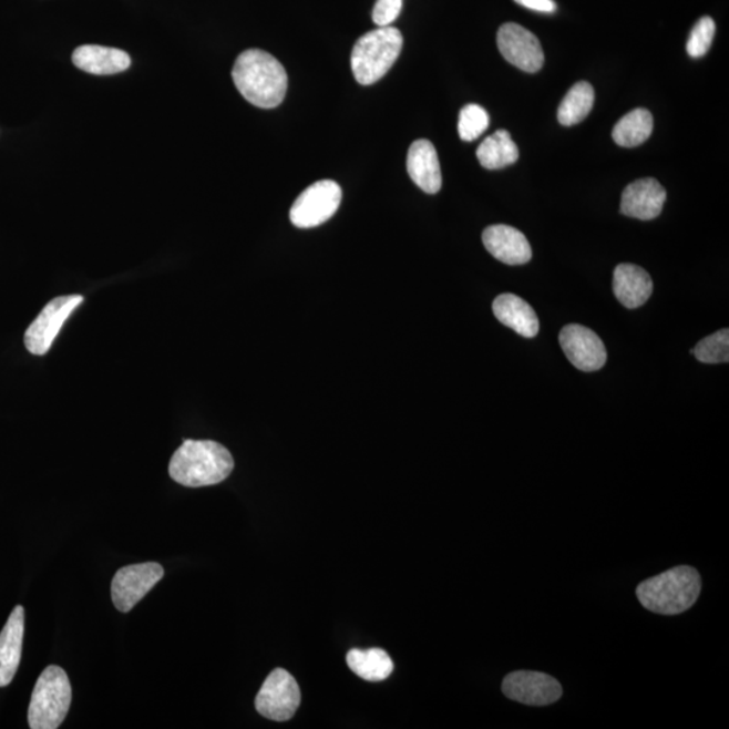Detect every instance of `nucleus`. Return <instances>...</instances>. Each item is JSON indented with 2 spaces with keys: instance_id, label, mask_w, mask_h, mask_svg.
Segmentation results:
<instances>
[{
  "instance_id": "1",
  "label": "nucleus",
  "mask_w": 729,
  "mask_h": 729,
  "mask_svg": "<svg viewBox=\"0 0 729 729\" xmlns=\"http://www.w3.org/2000/svg\"><path fill=\"white\" fill-rule=\"evenodd\" d=\"M233 80L240 95L259 109L280 106L287 95L286 70L279 60L261 49L239 54L233 68Z\"/></svg>"
},
{
  "instance_id": "2",
  "label": "nucleus",
  "mask_w": 729,
  "mask_h": 729,
  "mask_svg": "<svg viewBox=\"0 0 729 729\" xmlns=\"http://www.w3.org/2000/svg\"><path fill=\"white\" fill-rule=\"evenodd\" d=\"M230 451L214 441H184L170 463V474L177 484L201 487L216 485L233 472Z\"/></svg>"
},
{
  "instance_id": "3",
  "label": "nucleus",
  "mask_w": 729,
  "mask_h": 729,
  "mask_svg": "<svg viewBox=\"0 0 729 729\" xmlns=\"http://www.w3.org/2000/svg\"><path fill=\"white\" fill-rule=\"evenodd\" d=\"M701 593L700 573L691 566H677L638 585L636 596L654 614L675 616L687 612Z\"/></svg>"
},
{
  "instance_id": "4",
  "label": "nucleus",
  "mask_w": 729,
  "mask_h": 729,
  "mask_svg": "<svg viewBox=\"0 0 729 729\" xmlns=\"http://www.w3.org/2000/svg\"><path fill=\"white\" fill-rule=\"evenodd\" d=\"M403 49V35L392 27H382L361 37L351 52V70L358 83L370 85L384 78Z\"/></svg>"
},
{
  "instance_id": "5",
  "label": "nucleus",
  "mask_w": 729,
  "mask_h": 729,
  "mask_svg": "<svg viewBox=\"0 0 729 729\" xmlns=\"http://www.w3.org/2000/svg\"><path fill=\"white\" fill-rule=\"evenodd\" d=\"M72 688L66 672L59 666H48L37 679L29 707V727L55 729L63 725L71 708Z\"/></svg>"
},
{
  "instance_id": "6",
  "label": "nucleus",
  "mask_w": 729,
  "mask_h": 729,
  "mask_svg": "<svg viewBox=\"0 0 729 729\" xmlns=\"http://www.w3.org/2000/svg\"><path fill=\"white\" fill-rule=\"evenodd\" d=\"M342 189L336 182L322 181L308 187L290 208L289 218L299 228L324 225L341 206Z\"/></svg>"
},
{
  "instance_id": "7",
  "label": "nucleus",
  "mask_w": 729,
  "mask_h": 729,
  "mask_svg": "<svg viewBox=\"0 0 729 729\" xmlns=\"http://www.w3.org/2000/svg\"><path fill=\"white\" fill-rule=\"evenodd\" d=\"M301 694L298 682L287 670L270 672L256 697L257 712L274 721H288L299 709Z\"/></svg>"
},
{
  "instance_id": "8",
  "label": "nucleus",
  "mask_w": 729,
  "mask_h": 729,
  "mask_svg": "<svg viewBox=\"0 0 729 729\" xmlns=\"http://www.w3.org/2000/svg\"><path fill=\"white\" fill-rule=\"evenodd\" d=\"M83 296H60L48 302L34 322L24 332V346L34 356L47 355L52 348L55 337L59 336L61 327L72 312L82 305Z\"/></svg>"
},
{
  "instance_id": "9",
  "label": "nucleus",
  "mask_w": 729,
  "mask_h": 729,
  "mask_svg": "<svg viewBox=\"0 0 729 729\" xmlns=\"http://www.w3.org/2000/svg\"><path fill=\"white\" fill-rule=\"evenodd\" d=\"M164 577V567L156 562L130 565L116 572L111 584V598L116 609L126 614Z\"/></svg>"
},
{
  "instance_id": "10",
  "label": "nucleus",
  "mask_w": 729,
  "mask_h": 729,
  "mask_svg": "<svg viewBox=\"0 0 729 729\" xmlns=\"http://www.w3.org/2000/svg\"><path fill=\"white\" fill-rule=\"evenodd\" d=\"M503 694L510 700L530 707H546L557 702L564 694L561 684L541 671L517 670L504 678Z\"/></svg>"
},
{
  "instance_id": "11",
  "label": "nucleus",
  "mask_w": 729,
  "mask_h": 729,
  "mask_svg": "<svg viewBox=\"0 0 729 729\" xmlns=\"http://www.w3.org/2000/svg\"><path fill=\"white\" fill-rule=\"evenodd\" d=\"M497 47L503 58L518 70L535 73L545 64V53L540 40L517 23H504L499 29Z\"/></svg>"
},
{
  "instance_id": "12",
  "label": "nucleus",
  "mask_w": 729,
  "mask_h": 729,
  "mask_svg": "<svg viewBox=\"0 0 729 729\" xmlns=\"http://www.w3.org/2000/svg\"><path fill=\"white\" fill-rule=\"evenodd\" d=\"M559 343L567 360L583 372H596L607 362V349L600 337L588 327L568 325L559 333Z\"/></svg>"
},
{
  "instance_id": "13",
  "label": "nucleus",
  "mask_w": 729,
  "mask_h": 729,
  "mask_svg": "<svg viewBox=\"0 0 729 729\" xmlns=\"http://www.w3.org/2000/svg\"><path fill=\"white\" fill-rule=\"evenodd\" d=\"M666 196V189L658 181L640 178L624 189L620 213L640 220L655 219L663 213Z\"/></svg>"
},
{
  "instance_id": "14",
  "label": "nucleus",
  "mask_w": 729,
  "mask_h": 729,
  "mask_svg": "<svg viewBox=\"0 0 729 729\" xmlns=\"http://www.w3.org/2000/svg\"><path fill=\"white\" fill-rule=\"evenodd\" d=\"M483 243L494 258L506 265H524L533 258L528 239L515 227L490 226L483 233Z\"/></svg>"
},
{
  "instance_id": "15",
  "label": "nucleus",
  "mask_w": 729,
  "mask_h": 729,
  "mask_svg": "<svg viewBox=\"0 0 729 729\" xmlns=\"http://www.w3.org/2000/svg\"><path fill=\"white\" fill-rule=\"evenodd\" d=\"M407 171L412 182L425 194L440 193L442 188L441 164L435 146L430 141L413 142L408 151Z\"/></svg>"
},
{
  "instance_id": "16",
  "label": "nucleus",
  "mask_w": 729,
  "mask_h": 729,
  "mask_svg": "<svg viewBox=\"0 0 729 729\" xmlns=\"http://www.w3.org/2000/svg\"><path fill=\"white\" fill-rule=\"evenodd\" d=\"M24 635V609L17 605L0 633V688L8 687L21 664Z\"/></svg>"
},
{
  "instance_id": "17",
  "label": "nucleus",
  "mask_w": 729,
  "mask_h": 729,
  "mask_svg": "<svg viewBox=\"0 0 729 729\" xmlns=\"http://www.w3.org/2000/svg\"><path fill=\"white\" fill-rule=\"evenodd\" d=\"M653 280L644 268L633 264H620L614 274L616 299L628 310L641 307L653 295Z\"/></svg>"
},
{
  "instance_id": "18",
  "label": "nucleus",
  "mask_w": 729,
  "mask_h": 729,
  "mask_svg": "<svg viewBox=\"0 0 729 729\" xmlns=\"http://www.w3.org/2000/svg\"><path fill=\"white\" fill-rule=\"evenodd\" d=\"M493 314L503 324L524 338L536 337L540 331V319L534 308L516 295L504 294L493 301Z\"/></svg>"
},
{
  "instance_id": "19",
  "label": "nucleus",
  "mask_w": 729,
  "mask_h": 729,
  "mask_svg": "<svg viewBox=\"0 0 729 729\" xmlns=\"http://www.w3.org/2000/svg\"><path fill=\"white\" fill-rule=\"evenodd\" d=\"M72 61L79 70L92 75H114L126 71L132 64L130 55L121 49L99 45L79 47L73 52Z\"/></svg>"
},
{
  "instance_id": "20",
  "label": "nucleus",
  "mask_w": 729,
  "mask_h": 729,
  "mask_svg": "<svg viewBox=\"0 0 729 729\" xmlns=\"http://www.w3.org/2000/svg\"><path fill=\"white\" fill-rule=\"evenodd\" d=\"M346 663L355 675L369 682L386 681L393 671L391 657L381 648H370L368 651L353 648L346 655Z\"/></svg>"
},
{
  "instance_id": "21",
  "label": "nucleus",
  "mask_w": 729,
  "mask_h": 729,
  "mask_svg": "<svg viewBox=\"0 0 729 729\" xmlns=\"http://www.w3.org/2000/svg\"><path fill=\"white\" fill-rule=\"evenodd\" d=\"M478 158L486 170H503L518 160L517 146L506 130H499L479 146Z\"/></svg>"
},
{
  "instance_id": "22",
  "label": "nucleus",
  "mask_w": 729,
  "mask_h": 729,
  "mask_svg": "<svg viewBox=\"0 0 729 729\" xmlns=\"http://www.w3.org/2000/svg\"><path fill=\"white\" fill-rule=\"evenodd\" d=\"M653 129L654 119L650 111L636 109L616 123L612 137L619 146L635 147L650 138Z\"/></svg>"
},
{
  "instance_id": "23",
  "label": "nucleus",
  "mask_w": 729,
  "mask_h": 729,
  "mask_svg": "<svg viewBox=\"0 0 729 729\" xmlns=\"http://www.w3.org/2000/svg\"><path fill=\"white\" fill-rule=\"evenodd\" d=\"M595 104V90L588 82H578L567 92L559 104L558 121L561 125L573 126L589 115Z\"/></svg>"
},
{
  "instance_id": "24",
  "label": "nucleus",
  "mask_w": 729,
  "mask_h": 729,
  "mask_svg": "<svg viewBox=\"0 0 729 729\" xmlns=\"http://www.w3.org/2000/svg\"><path fill=\"white\" fill-rule=\"evenodd\" d=\"M694 355L702 363H727L729 361V330L712 333L696 345Z\"/></svg>"
},
{
  "instance_id": "25",
  "label": "nucleus",
  "mask_w": 729,
  "mask_h": 729,
  "mask_svg": "<svg viewBox=\"0 0 729 729\" xmlns=\"http://www.w3.org/2000/svg\"><path fill=\"white\" fill-rule=\"evenodd\" d=\"M490 115L479 104H468L460 113L459 133L462 141L472 142L486 132Z\"/></svg>"
},
{
  "instance_id": "26",
  "label": "nucleus",
  "mask_w": 729,
  "mask_h": 729,
  "mask_svg": "<svg viewBox=\"0 0 729 729\" xmlns=\"http://www.w3.org/2000/svg\"><path fill=\"white\" fill-rule=\"evenodd\" d=\"M716 33V24L712 18L702 17L700 21L695 24L691 30L687 51L690 58L700 59L706 55L712 45L713 37Z\"/></svg>"
},
{
  "instance_id": "27",
  "label": "nucleus",
  "mask_w": 729,
  "mask_h": 729,
  "mask_svg": "<svg viewBox=\"0 0 729 729\" xmlns=\"http://www.w3.org/2000/svg\"><path fill=\"white\" fill-rule=\"evenodd\" d=\"M401 9H403V0H377L373 9V22L377 27H391L398 20Z\"/></svg>"
},
{
  "instance_id": "28",
  "label": "nucleus",
  "mask_w": 729,
  "mask_h": 729,
  "mask_svg": "<svg viewBox=\"0 0 729 729\" xmlns=\"http://www.w3.org/2000/svg\"><path fill=\"white\" fill-rule=\"evenodd\" d=\"M515 2L523 6V8L545 12V14H552L557 10V3L554 0H515Z\"/></svg>"
}]
</instances>
